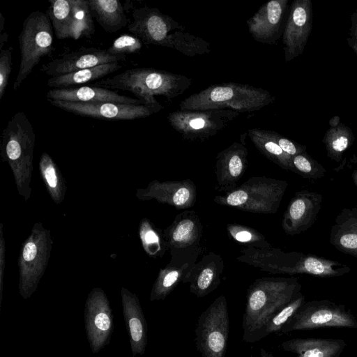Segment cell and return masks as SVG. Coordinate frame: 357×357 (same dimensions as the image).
<instances>
[{"instance_id": "cell-21", "label": "cell", "mask_w": 357, "mask_h": 357, "mask_svg": "<svg viewBox=\"0 0 357 357\" xmlns=\"http://www.w3.org/2000/svg\"><path fill=\"white\" fill-rule=\"evenodd\" d=\"M248 151L240 143L234 142L217 155L215 174L220 188L234 190L248 164Z\"/></svg>"}, {"instance_id": "cell-6", "label": "cell", "mask_w": 357, "mask_h": 357, "mask_svg": "<svg viewBox=\"0 0 357 357\" xmlns=\"http://www.w3.org/2000/svg\"><path fill=\"white\" fill-rule=\"evenodd\" d=\"M52 243L50 231L41 222L33 225L30 234L22 243L17 260L18 287L24 299L29 298L36 290L46 270Z\"/></svg>"}, {"instance_id": "cell-8", "label": "cell", "mask_w": 357, "mask_h": 357, "mask_svg": "<svg viewBox=\"0 0 357 357\" xmlns=\"http://www.w3.org/2000/svg\"><path fill=\"white\" fill-rule=\"evenodd\" d=\"M327 327L357 328V319L342 304L328 299L310 301L303 304L280 333Z\"/></svg>"}, {"instance_id": "cell-44", "label": "cell", "mask_w": 357, "mask_h": 357, "mask_svg": "<svg viewBox=\"0 0 357 357\" xmlns=\"http://www.w3.org/2000/svg\"><path fill=\"white\" fill-rule=\"evenodd\" d=\"M8 40V34L7 32H2L0 33V51L3 50L4 45Z\"/></svg>"}, {"instance_id": "cell-28", "label": "cell", "mask_w": 357, "mask_h": 357, "mask_svg": "<svg viewBox=\"0 0 357 357\" xmlns=\"http://www.w3.org/2000/svg\"><path fill=\"white\" fill-rule=\"evenodd\" d=\"M95 32L88 0H72V12L66 38H90Z\"/></svg>"}, {"instance_id": "cell-20", "label": "cell", "mask_w": 357, "mask_h": 357, "mask_svg": "<svg viewBox=\"0 0 357 357\" xmlns=\"http://www.w3.org/2000/svg\"><path fill=\"white\" fill-rule=\"evenodd\" d=\"M46 98L47 100L75 102H109L122 104H145L144 101L138 98L121 95L113 90L94 86L52 89L47 91Z\"/></svg>"}, {"instance_id": "cell-38", "label": "cell", "mask_w": 357, "mask_h": 357, "mask_svg": "<svg viewBox=\"0 0 357 357\" xmlns=\"http://www.w3.org/2000/svg\"><path fill=\"white\" fill-rule=\"evenodd\" d=\"M142 41L137 36L123 34L116 38L106 50L113 56L125 55L139 52L142 47Z\"/></svg>"}, {"instance_id": "cell-32", "label": "cell", "mask_w": 357, "mask_h": 357, "mask_svg": "<svg viewBox=\"0 0 357 357\" xmlns=\"http://www.w3.org/2000/svg\"><path fill=\"white\" fill-rule=\"evenodd\" d=\"M181 270L168 267L161 269L150 294V301L164 300L175 288L181 279Z\"/></svg>"}, {"instance_id": "cell-29", "label": "cell", "mask_w": 357, "mask_h": 357, "mask_svg": "<svg viewBox=\"0 0 357 357\" xmlns=\"http://www.w3.org/2000/svg\"><path fill=\"white\" fill-rule=\"evenodd\" d=\"M248 132L253 144L262 154L282 169L293 172L292 157L266 136L263 129L252 128L248 130Z\"/></svg>"}, {"instance_id": "cell-27", "label": "cell", "mask_w": 357, "mask_h": 357, "mask_svg": "<svg viewBox=\"0 0 357 357\" xmlns=\"http://www.w3.org/2000/svg\"><path fill=\"white\" fill-rule=\"evenodd\" d=\"M39 170L50 197L55 204H61L64 199L67 187L59 167L46 152H43L40 156Z\"/></svg>"}, {"instance_id": "cell-2", "label": "cell", "mask_w": 357, "mask_h": 357, "mask_svg": "<svg viewBox=\"0 0 357 357\" xmlns=\"http://www.w3.org/2000/svg\"><path fill=\"white\" fill-rule=\"evenodd\" d=\"M192 79L153 68H132L93 84L94 86L110 90L128 91L146 105L160 104L155 96L167 99L179 96L192 84Z\"/></svg>"}, {"instance_id": "cell-34", "label": "cell", "mask_w": 357, "mask_h": 357, "mask_svg": "<svg viewBox=\"0 0 357 357\" xmlns=\"http://www.w3.org/2000/svg\"><path fill=\"white\" fill-rule=\"evenodd\" d=\"M139 236L144 251L149 256L158 257L162 254V241L159 232L146 218L140 222Z\"/></svg>"}, {"instance_id": "cell-30", "label": "cell", "mask_w": 357, "mask_h": 357, "mask_svg": "<svg viewBox=\"0 0 357 357\" xmlns=\"http://www.w3.org/2000/svg\"><path fill=\"white\" fill-rule=\"evenodd\" d=\"M210 44L183 31H176L168 36L166 47L174 49L185 56H195L210 52Z\"/></svg>"}, {"instance_id": "cell-18", "label": "cell", "mask_w": 357, "mask_h": 357, "mask_svg": "<svg viewBox=\"0 0 357 357\" xmlns=\"http://www.w3.org/2000/svg\"><path fill=\"white\" fill-rule=\"evenodd\" d=\"M136 197L140 200L155 199L177 208H185L193 205L195 188L189 180L183 181H152L145 188H138Z\"/></svg>"}, {"instance_id": "cell-43", "label": "cell", "mask_w": 357, "mask_h": 357, "mask_svg": "<svg viewBox=\"0 0 357 357\" xmlns=\"http://www.w3.org/2000/svg\"><path fill=\"white\" fill-rule=\"evenodd\" d=\"M349 46L357 56V8L351 15L349 36L347 39Z\"/></svg>"}, {"instance_id": "cell-19", "label": "cell", "mask_w": 357, "mask_h": 357, "mask_svg": "<svg viewBox=\"0 0 357 357\" xmlns=\"http://www.w3.org/2000/svg\"><path fill=\"white\" fill-rule=\"evenodd\" d=\"M123 314L132 356L143 355L147 344V324L139 300L125 287L121 289Z\"/></svg>"}, {"instance_id": "cell-36", "label": "cell", "mask_w": 357, "mask_h": 357, "mask_svg": "<svg viewBox=\"0 0 357 357\" xmlns=\"http://www.w3.org/2000/svg\"><path fill=\"white\" fill-rule=\"evenodd\" d=\"M218 279L215 269L207 266L192 280L190 292L198 297H204L216 288L219 282Z\"/></svg>"}, {"instance_id": "cell-42", "label": "cell", "mask_w": 357, "mask_h": 357, "mask_svg": "<svg viewBox=\"0 0 357 357\" xmlns=\"http://www.w3.org/2000/svg\"><path fill=\"white\" fill-rule=\"evenodd\" d=\"M230 233L237 241L241 243L254 242L259 239L253 232L243 227H234L230 230Z\"/></svg>"}, {"instance_id": "cell-24", "label": "cell", "mask_w": 357, "mask_h": 357, "mask_svg": "<svg viewBox=\"0 0 357 357\" xmlns=\"http://www.w3.org/2000/svg\"><path fill=\"white\" fill-rule=\"evenodd\" d=\"M354 140L352 130L341 122L340 116H334L329 120V128L322 139L329 158L337 162L342 161L344 153Z\"/></svg>"}, {"instance_id": "cell-13", "label": "cell", "mask_w": 357, "mask_h": 357, "mask_svg": "<svg viewBox=\"0 0 357 357\" xmlns=\"http://www.w3.org/2000/svg\"><path fill=\"white\" fill-rule=\"evenodd\" d=\"M132 22L128 29L146 45L166 47L170 31L184 28L167 15L162 13L156 8L143 6L132 11Z\"/></svg>"}, {"instance_id": "cell-10", "label": "cell", "mask_w": 357, "mask_h": 357, "mask_svg": "<svg viewBox=\"0 0 357 357\" xmlns=\"http://www.w3.org/2000/svg\"><path fill=\"white\" fill-rule=\"evenodd\" d=\"M239 112L229 109L177 110L169 113L167 120L181 136L190 141L204 140L225 128Z\"/></svg>"}, {"instance_id": "cell-47", "label": "cell", "mask_w": 357, "mask_h": 357, "mask_svg": "<svg viewBox=\"0 0 357 357\" xmlns=\"http://www.w3.org/2000/svg\"><path fill=\"white\" fill-rule=\"evenodd\" d=\"M259 357H270V353H268L265 349H260V356Z\"/></svg>"}, {"instance_id": "cell-22", "label": "cell", "mask_w": 357, "mask_h": 357, "mask_svg": "<svg viewBox=\"0 0 357 357\" xmlns=\"http://www.w3.org/2000/svg\"><path fill=\"white\" fill-rule=\"evenodd\" d=\"M347 343L341 339L293 338L284 341L282 349L296 357H340Z\"/></svg>"}, {"instance_id": "cell-31", "label": "cell", "mask_w": 357, "mask_h": 357, "mask_svg": "<svg viewBox=\"0 0 357 357\" xmlns=\"http://www.w3.org/2000/svg\"><path fill=\"white\" fill-rule=\"evenodd\" d=\"M47 15L58 39H66L72 12V0H50Z\"/></svg>"}, {"instance_id": "cell-12", "label": "cell", "mask_w": 357, "mask_h": 357, "mask_svg": "<svg viewBox=\"0 0 357 357\" xmlns=\"http://www.w3.org/2000/svg\"><path fill=\"white\" fill-rule=\"evenodd\" d=\"M84 323L87 340L93 354L107 346L114 331L112 310L102 289L93 288L84 306Z\"/></svg>"}, {"instance_id": "cell-41", "label": "cell", "mask_w": 357, "mask_h": 357, "mask_svg": "<svg viewBox=\"0 0 357 357\" xmlns=\"http://www.w3.org/2000/svg\"><path fill=\"white\" fill-rule=\"evenodd\" d=\"M6 268V242L3 236V224L0 223V307L2 301L3 275Z\"/></svg>"}, {"instance_id": "cell-16", "label": "cell", "mask_w": 357, "mask_h": 357, "mask_svg": "<svg viewBox=\"0 0 357 357\" xmlns=\"http://www.w3.org/2000/svg\"><path fill=\"white\" fill-rule=\"evenodd\" d=\"M323 197L309 190L297 192L284 213L282 226L284 232L296 235L312 226L321 209Z\"/></svg>"}, {"instance_id": "cell-9", "label": "cell", "mask_w": 357, "mask_h": 357, "mask_svg": "<svg viewBox=\"0 0 357 357\" xmlns=\"http://www.w3.org/2000/svg\"><path fill=\"white\" fill-rule=\"evenodd\" d=\"M229 320L224 296L218 297L199 316L195 343L202 357H225Z\"/></svg>"}, {"instance_id": "cell-48", "label": "cell", "mask_w": 357, "mask_h": 357, "mask_svg": "<svg viewBox=\"0 0 357 357\" xmlns=\"http://www.w3.org/2000/svg\"><path fill=\"white\" fill-rule=\"evenodd\" d=\"M270 357H275L271 353H270Z\"/></svg>"}, {"instance_id": "cell-11", "label": "cell", "mask_w": 357, "mask_h": 357, "mask_svg": "<svg viewBox=\"0 0 357 357\" xmlns=\"http://www.w3.org/2000/svg\"><path fill=\"white\" fill-rule=\"evenodd\" d=\"M47 101L55 107L76 115L112 121L146 118L160 112L163 108L161 104L150 105L109 102H75L51 100Z\"/></svg>"}, {"instance_id": "cell-7", "label": "cell", "mask_w": 357, "mask_h": 357, "mask_svg": "<svg viewBox=\"0 0 357 357\" xmlns=\"http://www.w3.org/2000/svg\"><path fill=\"white\" fill-rule=\"evenodd\" d=\"M287 187L285 181L255 177L225 196H216L214 200L220 204L245 211L274 213L278 211Z\"/></svg>"}, {"instance_id": "cell-40", "label": "cell", "mask_w": 357, "mask_h": 357, "mask_svg": "<svg viewBox=\"0 0 357 357\" xmlns=\"http://www.w3.org/2000/svg\"><path fill=\"white\" fill-rule=\"evenodd\" d=\"M263 130L266 136L273 140L287 154L291 157L306 152V146L294 142L275 131L269 130Z\"/></svg>"}, {"instance_id": "cell-5", "label": "cell", "mask_w": 357, "mask_h": 357, "mask_svg": "<svg viewBox=\"0 0 357 357\" xmlns=\"http://www.w3.org/2000/svg\"><path fill=\"white\" fill-rule=\"evenodd\" d=\"M18 40L20 63L14 91L21 86L41 59L54 50L53 27L47 15L40 10L31 12L22 24Z\"/></svg>"}, {"instance_id": "cell-15", "label": "cell", "mask_w": 357, "mask_h": 357, "mask_svg": "<svg viewBox=\"0 0 357 357\" xmlns=\"http://www.w3.org/2000/svg\"><path fill=\"white\" fill-rule=\"evenodd\" d=\"M126 59L125 55L113 56L108 54L106 50L82 47L43 64L41 71L53 77L105 63L124 61Z\"/></svg>"}, {"instance_id": "cell-35", "label": "cell", "mask_w": 357, "mask_h": 357, "mask_svg": "<svg viewBox=\"0 0 357 357\" xmlns=\"http://www.w3.org/2000/svg\"><path fill=\"white\" fill-rule=\"evenodd\" d=\"M293 172L307 178H319L324 176L326 169L306 152L291 158Z\"/></svg>"}, {"instance_id": "cell-33", "label": "cell", "mask_w": 357, "mask_h": 357, "mask_svg": "<svg viewBox=\"0 0 357 357\" xmlns=\"http://www.w3.org/2000/svg\"><path fill=\"white\" fill-rule=\"evenodd\" d=\"M305 302V296L301 292L294 299L277 312L268 321L264 328L263 338L271 333L280 332Z\"/></svg>"}, {"instance_id": "cell-45", "label": "cell", "mask_w": 357, "mask_h": 357, "mask_svg": "<svg viewBox=\"0 0 357 357\" xmlns=\"http://www.w3.org/2000/svg\"><path fill=\"white\" fill-rule=\"evenodd\" d=\"M6 19L3 17V14L0 13V33L3 32L4 24H5Z\"/></svg>"}, {"instance_id": "cell-39", "label": "cell", "mask_w": 357, "mask_h": 357, "mask_svg": "<svg viewBox=\"0 0 357 357\" xmlns=\"http://www.w3.org/2000/svg\"><path fill=\"white\" fill-rule=\"evenodd\" d=\"M13 50L10 46L0 51V100L6 92L13 66Z\"/></svg>"}, {"instance_id": "cell-23", "label": "cell", "mask_w": 357, "mask_h": 357, "mask_svg": "<svg viewBox=\"0 0 357 357\" xmlns=\"http://www.w3.org/2000/svg\"><path fill=\"white\" fill-rule=\"evenodd\" d=\"M329 242L339 251L357 257V208H343L337 214Z\"/></svg>"}, {"instance_id": "cell-37", "label": "cell", "mask_w": 357, "mask_h": 357, "mask_svg": "<svg viewBox=\"0 0 357 357\" xmlns=\"http://www.w3.org/2000/svg\"><path fill=\"white\" fill-rule=\"evenodd\" d=\"M197 226L190 218H183L172 227L168 232L170 243L188 245L192 243L197 236Z\"/></svg>"}, {"instance_id": "cell-14", "label": "cell", "mask_w": 357, "mask_h": 357, "mask_svg": "<svg viewBox=\"0 0 357 357\" xmlns=\"http://www.w3.org/2000/svg\"><path fill=\"white\" fill-rule=\"evenodd\" d=\"M312 21L311 0H294L290 6L282 35L286 62L303 54L312 29Z\"/></svg>"}, {"instance_id": "cell-1", "label": "cell", "mask_w": 357, "mask_h": 357, "mask_svg": "<svg viewBox=\"0 0 357 357\" xmlns=\"http://www.w3.org/2000/svg\"><path fill=\"white\" fill-rule=\"evenodd\" d=\"M297 278L258 279L248 289L243 316V340L252 343L263 339L272 317L300 293Z\"/></svg>"}, {"instance_id": "cell-4", "label": "cell", "mask_w": 357, "mask_h": 357, "mask_svg": "<svg viewBox=\"0 0 357 357\" xmlns=\"http://www.w3.org/2000/svg\"><path fill=\"white\" fill-rule=\"evenodd\" d=\"M275 97L267 90L249 84L229 82L213 84L193 93L179 104L180 110L229 109L252 112L272 103Z\"/></svg>"}, {"instance_id": "cell-26", "label": "cell", "mask_w": 357, "mask_h": 357, "mask_svg": "<svg viewBox=\"0 0 357 357\" xmlns=\"http://www.w3.org/2000/svg\"><path fill=\"white\" fill-rule=\"evenodd\" d=\"M88 1L92 16L105 31L114 33L127 25V17L119 0Z\"/></svg>"}, {"instance_id": "cell-17", "label": "cell", "mask_w": 357, "mask_h": 357, "mask_svg": "<svg viewBox=\"0 0 357 357\" xmlns=\"http://www.w3.org/2000/svg\"><path fill=\"white\" fill-rule=\"evenodd\" d=\"M288 0H271L264 3L247 21L248 31L256 41L274 45L280 36Z\"/></svg>"}, {"instance_id": "cell-25", "label": "cell", "mask_w": 357, "mask_h": 357, "mask_svg": "<svg viewBox=\"0 0 357 357\" xmlns=\"http://www.w3.org/2000/svg\"><path fill=\"white\" fill-rule=\"evenodd\" d=\"M119 62L109 63L85 68L48 79L47 85L54 89L72 88L103 78L121 69Z\"/></svg>"}, {"instance_id": "cell-46", "label": "cell", "mask_w": 357, "mask_h": 357, "mask_svg": "<svg viewBox=\"0 0 357 357\" xmlns=\"http://www.w3.org/2000/svg\"><path fill=\"white\" fill-rule=\"evenodd\" d=\"M351 178L354 184L357 186V169L354 171L351 174Z\"/></svg>"}, {"instance_id": "cell-3", "label": "cell", "mask_w": 357, "mask_h": 357, "mask_svg": "<svg viewBox=\"0 0 357 357\" xmlns=\"http://www.w3.org/2000/svg\"><path fill=\"white\" fill-rule=\"evenodd\" d=\"M36 133L33 125L22 111L16 112L4 128L1 139L2 160L13 174L18 193L28 201L33 169Z\"/></svg>"}]
</instances>
